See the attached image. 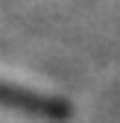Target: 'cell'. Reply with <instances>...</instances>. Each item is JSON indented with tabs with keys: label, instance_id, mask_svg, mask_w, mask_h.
I'll use <instances>...</instances> for the list:
<instances>
[{
	"label": "cell",
	"instance_id": "1",
	"mask_svg": "<svg viewBox=\"0 0 120 123\" xmlns=\"http://www.w3.org/2000/svg\"><path fill=\"white\" fill-rule=\"evenodd\" d=\"M0 105H9V109H18L26 114H38V117H65L67 105L56 97L47 94H35V91H26L15 82H3L0 79Z\"/></svg>",
	"mask_w": 120,
	"mask_h": 123
}]
</instances>
